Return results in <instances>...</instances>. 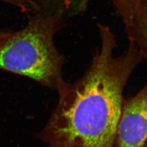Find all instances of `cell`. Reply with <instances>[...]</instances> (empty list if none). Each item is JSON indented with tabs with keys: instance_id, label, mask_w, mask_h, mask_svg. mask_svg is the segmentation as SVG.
<instances>
[{
	"instance_id": "52a82bcc",
	"label": "cell",
	"mask_w": 147,
	"mask_h": 147,
	"mask_svg": "<svg viewBox=\"0 0 147 147\" xmlns=\"http://www.w3.org/2000/svg\"><path fill=\"white\" fill-rule=\"evenodd\" d=\"M11 33H12V31L10 30L0 28V43H1L2 41L5 39L6 38H7Z\"/></svg>"
},
{
	"instance_id": "3957f363",
	"label": "cell",
	"mask_w": 147,
	"mask_h": 147,
	"mask_svg": "<svg viewBox=\"0 0 147 147\" xmlns=\"http://www.w3.org/2000/svg\"><path fill=\"white\" fill-rule=\"evenodd\" d=\"M114 147H147V82L136 95L124 101Z\"/></svg>"
},
{
	"instance_id": "277c9868",
	"label": "cell",
	"mask_w": 147,
	"mask_h": 147,
	"mask_svg": "<svg viewBox=\"0 0 147 147\" xmlns=\"http://www.w3.org/2000/svg\"><path fill=\"white\" fill-rule=\"evenodd\" d=\"M120 17L129 42L147 62V0H109Z\"/></svg>"
},
{
	"instance_id": "6da1fadb",
	"label": "cell",
	"mask_w": 147,
	"mask_h": 147,
	"mask_svg": "<svg viewBox=\"0 0 147 147\" xmlns=\"http://www.w3.org/2000/svg\"><path fill=\"white\" fill-rule=\"evenodd\" d=\"M97 28L99 47L88 69L58 90L56 108L39 135L48 147H114L124 90L143 58L129 41L115 56L118 44L111 28Z\"/></svg>"
},
{
	"instance_id": "8992f818",
	"label": "cell",
	"mask_w": 147,
	"mask_h": 147,
	"mask_svg": "<svg viewBox=\"0 0 147 147\" xmlns=\"http://www.w3.org/2000/svg\"><path fill=\"white\" fill-rule=\"evenodd\" d=\"M0 3L12 5L24 12L26 10L28 4L25 0H0Z\"/></svg>"
},
{
	"instance_id": "5b68a950",
	"label": "cell",
	"mask_w": 147,
	"mask_h": 147,
	"mask_svg": "<svg viewBox=\"0 0 147 147\" xmlns=\"http://www.w3.org/2000/svg\"><path fill=\"white\" fill-rule=\"evenodd\" d=\"M33 12H61L68 18L83 15L88 9L90 0H26Z\"/></svg>"
},
{
	"instance_id": "7a4b0ae2",
	"label": "cell",
	"mask_w": 147,
	"mask_h": 147,
	"mask_svg": "<svg viewBox=\"0 0 147 147\" xmlns=\"http://www.w3.org/2000/svg\"><path fill=\"white\" fill-rule=\"evenodd\" d=\"M25 26L0 43V70L29 78L58 90L66 84V59L55 44V36L66 25L61 12L28 14Z\"/></svg>"
}]
</instances>
